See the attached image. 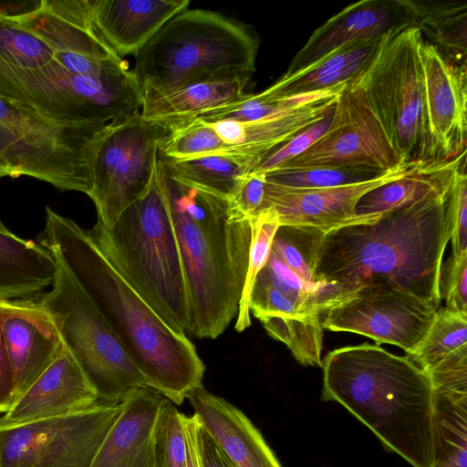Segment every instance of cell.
<instances>
[{"label": "cell", "mask_w": 467, "mask_h": 467, "mask_svg": "<svg viewBox=\"0 0 467 467\" xmlns=\"http://www.w3.org/2000/svg\"><path fill=\"white\" fill-rule=\"evenodd\" d=\"M38 235L95 306L150 387L174 405L202 386L205 366L185 332L171 327L73 220L47 207Z\"/></svg>", "instance_id": "obj_1"}, {"label": "cell", "mask_w": 467, "mask_h": 467, "mask_svg": "<svg viewBox=\"0 0 467 467\" xmlns=\"http://www.w3.org/2000/svg\"><path fill=\"white\" fill-rule=\"evenodd\" d=\"M449 192L326 233L314 272L318 314L373 279L440 307V270L451 238Z\"/></svg>", "instance_id": "obj_2"}, {"label": "cell", "mask_w": 467, "mask_h": 467, "mask_svg": "<svg viewBox=\"0 0 467 467\" xmlns=\"http://www.w3.org/2000/svg\"><path fill=\"white\" fill-rule=\"evenodd\" d=\"M156 177L176 235L188 292V332L214 339L238 314L252 239L251 219L227 199L174 180L159 158Z\"/></svg>", "instance_id": "obj_3"}, {"label": "cell", "mask_w": 467, "mask_h": 467, "mask_svg": "<svg viewBox=\"0 0 467 467\" xmlns=\"http://www.w3.org/2000/svg\"><path fill=\"white\" fill-rule=\"evenodd\" d=\"M321 400L336 401L413 467H434L433 388L407 356L365 343L323 359Z\"/></svg>", "instance_id": "obj_4"}, {"label": "cell", "mask_w": 467, "mask_h": 467, "mask_svg": "<svg viewBox=\"0 0 467 467\" xmlns=\"http://www.w3.org/2000/svg\"><path fill=\"white\" fill-rule=\"evenodd\" d=\"M132 95L122 69L72 78L42 38L0 13V96L52 119L112 121L129 111Z\"/></svg>", "instance_id": "obj_5"}, {"label": "cell", "mask_w": 467, "mask_h": 467, "mask_svg": "<svg viewBox=\"0 0 467 467\" xmlns=\"http://www.w3.org/2000/svg\"><path fill=\"white\" fill-rule=\"evenodd\" d=\"M259 43L242 24L217 12L186 9L171 18L135 55L142 94L202 81L251 78Z\"/></svg>", "instance_id": "obj_6"}, {"label": "cell", "mask_w": 467, "mask_h": 467, "mask_svg": "<svg viewBox=\"0 0 467 467\" xmlns=\"http://www.w3.org/2000/svg\"><path fill=\"white\" fill-rule=\"evenodd\" d=\"M89 233L150 306L171 327L188 332L189 299L181 254L156 173L148 192L112 226L97 220Z\"/></svg>", "instance_id": "obj_7"}, {"label": "cell", "mask_w": 467, "mask_h": 467, "mask_svg": "<svg viewBox=\"0 0 467 467\" xmlns=\"http://www.w3.org/2000/svg\"><path fill=\"white\" fill-rule=\"evenodd\" d=\"M113 123L52 119L0 96V178L28 176L89 195L96 157Z\"/></svg>", "instance_id": "obj_8"}, {"label": "cell", "mask_w": 467, "mask_h": 467, "mask_svg": "<svg viewBox=\"0 0 467 467\" xmlns=\"http://www.w3.org/2000/svg\"><path fill=\"white\" fill-rule=\"evenodd\" d=\"M422 40L415 26L389 32L368 66L350 81L363 93L401 161L411 164L441 161L426 109Z\"/></svg>", "instance_id": "obj_9"}, {"label": "cell", "mask_w": 467, "mask_h": 467, "mask_svg": "<svg viewBox=\"0 0 467 467\" xmlns=\"http://www.w3.org/2000/svg\"><path fill=\"white\" fill-rule=\"evenodd\" d=\"M57 263V262H56ZM52 289L36 301L102 401L119 403L146 379L84 292L57 263Z\"/></svg>", "instance_id": "obj_10"}, {"label": "cell", "mask_w": 467, "mask_h": 467, "mask_svg": "<svg viewBox=\"0 0 467 467\" xmlns=\"http://www.w3.org/2000/svg\"><path fill=\"white\" fill-rule=\"evenodd\" d=\"M170 131L145 120L140 111L114 122L101 143L89 197L98 221L112 226L130 205L143 197L155 178L159 144Z\"/></svg>", "instance_id": "obj_11"}, {"label": "cell", "mask_w": 467, "mask_h": 467, "mask_svg": "<svg viewBox=\"0 0 467 467\" xmlns=\"http://www.w3.org/2000/svg\"><path fill=\"white\" fill-rule=\"evenodd\" d=\"M119 412L99 400L70 414L0 425V467H89Z\"/></svg>", "instance_id": "obj_12"}, {"label": "cell", "mask_w": 467, "mask_h": 467, "mask_svg": "<svg viewBox=\"0 0 467 467\" xmlns=\"http://www.w3.org/2000/svg\"><path fill=\"white\" fill-rule=\"evenodd\" d=\"M438 308L384 279H373L321 310L319 317L323 328L367 336L408 355L424 339Z\"/></svg>", "instance_id": "obj_13"}, {"label": "cell", "mask_w": 467, "mask_h": 467, "mask_svg": "<svg viewBox=\"0 0 467 467\" xmlns=\"http://www.w3.org/2000/svg\"><path fill=\"white\" fill-rule=\"evenodd\" d=\"M401 164L363 93L349 81L336 101L325 134L276 169L367 166L388 171Z\"/></svg>", "instance_id": "obj_14"}, {"label": "cell", "mask_w": 467, "mask_h": 467, "mask_svg": "<svg viewBox=\"0 0 467 467\" xmlns=\"http://www.w3.org/2000/svg\"><path fill=\"white\" fill-rule=\"evenodd\" d=\"M414 26L410 0H362L348 5L318 26L283 76L299 72L334 51L361 40Z\"/></svg>", "instance_id": "obj_15"}, {"label": "cell", "mask_w": 467, "mask_h": 467, "mask_svg": "<svg viewBox=\"0 0 467 467\" xmlns=\"http://www.w3.org/2000/svg\"><path fill=\"white\" fill-rule=\"evenodd\" d=\"M414 164H401L374 180L332 188H289L266 182L263 210L273 208L280 225L312 226L326 233L348 224L360 223L355 213L360 198L369 191L398 179Z\"/></svg>", "instance_id": "obj_16"}, {"label": "cell", "mask_w": 467, "mask_h": 467, "mask_svg": "<svg viewBox=\"0 0 467 467\" xmlns=\"http://www.w3.org/2000/svg\"><path fill=\"white\" fill-rule=\"evenodd\" d=\"M420 57L432 140L440 160L454 159L466 151L467 67L445 57L424 38Z\"/></svg>", "instance_id": "obj_17"}, {"label": "cell", "mask_w": 467, "mask_h": 467, "mask_svg": "<svg viewBox=\"0 0 467 467\" xmlns=\"http://www.w3.org/2000/svg\"><path fill=\"white\" fill-rule=\"evenodd\" d=\"M0 307L15 400L61 353L64 343L52 318L36 298L0 301Z\"/></svg>", "instance_id": "obj_18"}, {"label": "cell", "mask_w": 467, "mask_h": 467, "mask_svg": "<svg viewBox=\"0 0 467 467\" xmlns=\"http://www.w3.org/2000/svg\"><path fill=\"white\" fill-rule=\"evenodd\" d=\"M99 400L96 389L64 345L55 360L0 416V425L59 417L88 409Z\"/></svg>", "instance_id": "obj_19"}, {"label": "cell", "mask_w": 467, "mask_h": 467, "mask_svg": "<svg viewBox=\"0 0 467 467\" xmlns=\"http://www.w3.org/2000/svg\"><path fill=\"white\" fill-rule=\"evenodd\" d=\"M165 400L147 386L130 391L89 467H156L155 436Z\"/></svg>", "instance_id": "obj_20"}, {"label": "cell", "mask_w": 467, "mask_h": 467, "mask_svg": "<svg viewBox=\"0 0 467 467\" xmlns=\"http://www.w3.org/2000/svg\"><path fill=\"white\" fill-rule=\"evenodd\" d=\"M346 85L341 84L326 90L309 103L276 117L247 122H207L226 146L219 154L240 159L250 164L252 170L255 162L269 151L302 130L325 119L333 109Z\"/></svg>", "instance_id": "obj_21"}, {"label": "cell", "mask_w": 467, "mask_h": 467, "mask_svg": "<svg viewBox=\"0 0 467 467\" xmlns=\"http://www.w3.org/2000/svg\"><path fill=\"white\" fill-rule=\"evenodd\" d=\"M187 399L200 423L236 467H282L259 430L241 410L202 385Z\"/></svg>", "instance_id": "obj_22"}, {"label": "cell", "mask_w": 467, "mask_h": 467, "mask_svg": "<svg viewBox=\"0 0 467 467\" xmlns=\"http://www.w3.org/2000/svg\"><path fill=\"white\" fill-rule=\"evenodd\" d=\"M190 0H90L99 33L119 57L136 55Z\"/></svg>", "instance_id": "obj_23"}, {"label": "cell", "mask_w": 467, "mask_h": 467, "mask_svg": "<svg viewBox=\"0 0 467 467\" xmlns=\"http://www.w3.org/2000/svg\"><path fill=\"white\" fill-rule=\"evenodd\" d=\"M466 151L451 160L414 164L398 179L363 195L355 213L359 223L376 220L384 213L447 193L463 164Z\"/></svg>", "instance_id": "obj_24"}, {"label": "cell", "mask_w": 467, "mask_h": 467, "mask_svg": "<svg viewBox=\"0 0 467 467\" xmlns=\"http://www.w3.org/2000/svg\"><path fill=\"white\" fill-rule=\"evenodd\" d=\"M384 36L344 46L299 72L290 76L282 75L262 92L270 99H283L328 90L348 83L368 66Z\"/></svg>", "instance_id": "obj_25"}, {"label": "cell", "mask_w": 467, "mask_h": 467, "mask_svg": "<svg viewBox=\"0 0 467 467\" xmlns=\"http://www.w3.org/2000/svg\"><path fill=\"white\" fill-rule=\"evenodd\" d=\"M57 265L40 244L0 230V301L36 298L53 285Z\"/></svg>", "instance_id": "obj_26"}, {"label": "cell", "mask_w": 467, "mask_h": 467, "mask_svg": "<svg viewBox=\"0 0 467 467\" xmlns=\"http://www.w3.org/2000/svg\"><path fill=\"white\" fill-rule=\"evenodd\" d=\"M251 78L202 81L168 92L142 94L141 117L171 128L244 94Z\"/></svg>", "instance_id": "obj_27"}, {"label": "cell", "mask_w": 467, "mask_h": 467, "mask_svg": "<svg viewBox=\"0 0 467 467\" xmlns=\"http://www.w3.org/2000/svg\"><path fill=\"white\" fill-rule=\"evenodd\" d=\"M414 26L445 57L467 66V4L465 1L410 0Z\"/></svg>", "instance_id": "obj_28"}, {"label": "cell", "mask_w": 467, "mask_h": 467, "mask_svg": "<svg viewBox=\"0 0 467 467\" xmlns=\"http://www.w3.org/2000/svg\"><path fill=\"white\" fill-rule=\"evenodd\" d=\"M170 175L177 182L227 199L241 179L250 172L247 162L224 154L171 160L159 155Z\"/></svg>", "instance_id": "obj_29"}, {"label": "cell", "mask_w": 467, "mask_h": 467, "mask_svg": "<svg viewBox=\"0 0 467 467\" xmlns=\"http://www.w3.org/2000/svg\"><path fill=\"white\" fill-rule=\"evenodd\" d=\"M434 467H467V392L433 389Z\"/></svg>", "instance_id": "obj_30"}, {"label": "cell", "mask_w": 467, "mask_h": 467, "mask_svg": "<svg viewBox=\"0 0 467 467\" xmlns=\"http://www.w3.org/2000/svg\"><path fill=\"white\" fill-rule=\"evenodd\" d=\"M257 318L272 337L288 347L300 364L322 366L324 328L319 315H264Z\"/></svg>", "instance_id": "obj_31"}, {"label": "cell", "mask_w": 467, "mask_h": 467, "mask_svg": "<svg viewBox=\"0 0 467 467\" xmlns=\"http://www.w3.org/2000/svg\"><path fill=\"white\" fill-rule=\"evenodd\" d=\"M325 234V231L312 226L280 225L271 248L314 292L315 303L319 285L314 272L318 248Z\"/></svg>", "instance_id": "obj_32"}, {"label": "cell", "mask_w": 467, "mask_h": 467, "mask_svg": "<svg viewBox=\"0 0 467 467\" xmlns=\"http://www.w3.org/2000/svg\"><path fill=\"white\" fill-rule=\"evenodd\" d=\"M467 345V313L438 308L420 346L407 357L426 372Z\"/></svg>", "instance_id": "obj_33"}, {"label": "cell", "mask_w": 467, "mask_h": 467, "mask_svg": "<svg viewBox=\"0 0 467 467\" xmlns=\"http://www.w3.org/2000/svg\"><path fill=\"white\" fill-rule=\"evenodd\" d=\"M388 171L367 166L309 167L275 169L265 174V181L273 184L289 188L322 189L368 182Z\"/></svg>", "instance_id": "obj_34"}, {"label": "cell", "mask_w": 467, "mask_h": 467, "mask_svg": "<svg viewBox=\"0 0 467 467\" xmlns=\"http://www.w3.org/2000/svg\"><path fill=\"white\" fill-rule=\"evenodd\" d=\"M322 92L324 91L283 99H270L262 91L255 94L244 93L231 102L213 108L192 119H198L205 122L219 120L241 122L261 120L276 117L302 107L318 97Z\"/></svg>", "instance_id": "obj_35"}, {"label": "cell", "mask_w": 467, "mask_h": 467, "mask_svg": "<svg viewBox=\"0 0 467 467\" xmlns=\"http://www.w3.org/2000/svg\"><path fill=\"white\" fill-rule=\"evenodd\" d=\"M252 239L248 267L236 316L235 329L242 332L251 325L250 296L255 278L265 265L272 248L275 234L280 226L275 211L268 207L251 218Z\"/></svg>", "instance_id": "obj_36"}, {"label": "cell", "mask_w": 467, "mask_h": 467, "mask_svg": "<svg viewBox=\"0 0 467 467\" xmlns=\"http://www.w3.org/2000/svg\"><path fill=\"white\" fill-rule=\"evenodd\" d=\"M159 144V155L183 160L207 154H219L226 147L207 122L192 119L171 127Z\"/></svg>", "instance_id": "obj_37"}, {"label": "cell", "mask_w": 467, "mask_h": 467, "mask_svg": "<svg viewBox=\"0 0 467 467\" xmlns=\"http://www.w3.org/2000/svg\"><path fill=\"white\" fill-rule=\"evenodd\" d=\"M187 454L186 416L166 399L156 430V467H185Z\"/></svg>", "instance_id": "obj_38"}, {"label": "cell", "mask_w": 467, "mask_h": 467, "mask_svg": "<svg viewBox=\"0 0 467 467\" xmlns=\"http://www.w3.org/2000/svg\"><path fill=\"white\" fill-rule=\"evenodd\" d=\"M334 111L335 106L325 119L302 130L289 140L263 156L255 162L250 172L265 173L303 153L325 134L331 123Z\"/></svg>", "instance_id": "obj_39"}, {"label": "cell", "mask_w": 467, "mask_h": 467, "mask_svg": "<svg viewBox=\"0 0 467 467\" xmlns=\"http://www.w3.org/2000/svg\"><path fill=\"white\" fill-rule=\"evenodd\" d=\"M439 289L448 310L467 313V253L451 255L441 266Z\"/></svg>", "instance_id": "obj_40"}, {"label": "cell", "mask_w": 467, "mask_h": 467, "mask_svg": "<svg viewBox=\"0 0 467 467\" xmlns=\"http://www.w3.org/2000/svg\"><path fill=\"white\" fill-rule=\"evenodd\" d=\"M452 255L467 253V174L466 163L458 171L448 197Z\"/></svg>", "instance_id": "obj_41"}, {"label": "cell", "mask_w": 467, "mask_h": 467, "mask_svg": "<svg viewBox=\"0 0 467 467\" xmlns=\"http://www.w3.org/2000/svg\"><path fill=\"white\" fill-rule=\"evenodd\" d=\"M265 185L264 172L247 173L227 198L230 209L242 217L251 219L263 210Z\"/></svg>", "instance_id": "obj_42"}, {"label": "cell", "mask_w": 467, "mask_h": 467, "mask_svg": "<svg viewBox=\"0 0 467 467\" xmlns=\"http://www.w3.org/2000/svg\"><path fill=\"white\" fill-rule=\"evenodd\" d=\"M427 373L433 389L467 392V345L456 349Z\"/></svg>", "instance_id": "obj_43"}, {"label": "cell", "mask_w": 467, "mask_h": 467, "mask_svg": "<svg viewBox=\"0 0 467 467\" xmlns=\"http://www.w3.org/2000/svg\"><path fill=\"white\" fill-rule=\"evenodd\" d=\"M194 417V439L200 467H236Z\"/></svg>", "instance_id": "obj_44"}, {"label": "cell", "mask_w": 467, "mask_h": 467, "mask_svg": "<svg viewBox=\"0 0 467 467\" xmlns=\"http://www.w3.org/2000/svg\"><path fill=\"white\" fill-rule=\"evenodd\" d=\"M0 307V413H5L14 402L13 372L1 329Z\"/></svg>", "instance_id": "obj_45"}, {"label": "cell", "mask_w": 467, "mask_h": 467, "mask_svg": "<svg viewBox=\"0 0 467 467\" xmlns=\"http://www.w3.org/2000/svg\"><path fill=\"white\" fill-rule=\"evenodd\" d=\"M194 422H195L194 415H192L191 417L186 416L188 454H187V462H186L185 467H200L198 455H197V451H196V447H195Z\"/></svg>", "instance_id": "obj_46"}]
</instances>
